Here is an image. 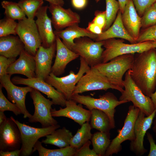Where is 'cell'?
I'll use <instances>...</instances> for the list:
<instances>
[{
  "label": "cell",
  "mask_w": 156,
  "mask_h": 156,
  "mask_svg": "<svg viewBox=\"0 0 156 156\" xmlns=\"http://www.w3.org/2000/svg\"><path fill=\"white\" fill-rule=\"evenodd\" d=\"M48 9L51 14L52 24L55 30H62L80 22L79 15L70 8L66 9L60 5L49 4Z\"/></svg>",
  "instance_id": "17"
},
{
  "label": "cell",
  "mask_w": 156,
  "mask_h": 156,
  "mask_svg": "<svg viewBox=\"0 0 156 156\" xmlns=\"http://www.w3.org/2000/svg\"><path fill=\"white\" fill-rule=\"evenodd\" d=\"M24 49V44L18 36L10 35L0 38V55L16 58Z\"/></svg>",
  "instance_id": "26"
},
{
  "label": "cell",
  "mask_w": 156,
  "mask_h": 156,
  "mask_svg": "<svg viewBox=\"0 0 156 156\" xmlns=\"http://www.w3.org/2000/svg\"><path fill=\"white\" fill-rule=\"evenodd\" d=\"M77 103L70 99L66 100V107H60L58 110L55 108L51 109L53 117H64L69 118L81 126L83 123L90 121L91 112L83 108L81 104L78 105Z\"/></svg>",
  "instance_id": "18"
},
{
  "label": "cell",
  "mask_w": 156,
  "mask_h": 156,
  "mask_svg": "<svg viewBox=\"0 0 156 156\" xmlns=\"http://www.w3.org/2000/svg\"><path fill=\"white\" fill-rule=\"evenodd\" d=\"M109 89L117 90L121 93L124 91L123 88L111 83L97 68L91 67L78 82L72 95L90 91L106 90Z\"/></svg>",
  "instance_id": "8"
},
{
  "label": "cell",
  "mask_w": 156,
  "mask_h": 156,
  "mask_svg": "<svg viewBox=\"0 0 156 156\" xmlns=\"http://www.w3.org/2000/svg\"><path fill=\"white\" fill-rule=\"evenodd\" d=\"M90 68L86 61L80 57V66L77 73L70 70L68 75L58 77L51 73L44 80L62 93L66 100H68L71 99L73 92L78 82Z\"/></svg>",
  "instance_id": "7"
},
{
  "label": "cell",
  "mask_w": 156,
  "mask_h": 156,
  "mask_svg": "<svg viewBox=\"0 0 156 156\" xmlns=\"http://www.w3.org/2000/svg\"><path fill=\"white\" fill-rule=\"evenodd\" d=\"M10 118L15 122L20 131L21 138V156H28L33 153V148L41 138L46 136L59 129L58 124L47 127L36 128L21 123L13 116Z\"/></svg>",
  "instance_id": "6"
},
{
  "label": "cell",
  "mask_w": 156,
  "mask_h": 156,
  "mask_svg": "<svg viewBox=\"0 0 156 156\" xmlns=\"http://www.w3.org/2000/svg\"><path fill=\"white\" fill-rule=\"evenodd\" d=\"M34 106L33 115L29 119L30 123L39 122L42 127H47L57 124V121L52 116L51 111L52 101L45 98L40 92L33 88L30 92Z\"/></svg>",
  "instance_id": "11"
},
{
  "label": "cell",
  "mask_w": 156,
  "mask_h": 156,
  "mask_svg": "<svg viewBox=\"0 0 156 156\" xmlns=\"http://www.w3.org/2000/svg\"><path fill=\"white\" fill-rule=\"evenodd\" d=\"M140 112L139 109L133 105L129 107L123 127L121 129L117 130L118 134L111 142L105 156H112L113 154H117L122 149V143L127 140L131 142L134 140V125Z\"/></svg>",
  "instance_id": "9"
},
{
  "label": "cell",
  "mask_w": 156,
  "mask_h": 156,
  "mask_svg": "<svg viewBox=\"0 0 156 156\" xmlns=\"http://www.w3.org/2000/svg\"><path fill=\"white\" fill-rule=\"evenodd\" d=\"M129 70L133 81L146 95L151 97L156 88V49L139 53Z\"/></svg>",
  "instance_id": "1"
},
{
  "label": "cell",
  "mask_w": 156,
  "mask_h": 156,
  "mask_svg": "<svg viewBox=\"0 0 156 156\" xmlns=\"http://www.w3.org/2000/svg\"><path fill=\"white\" fill-rule=\"evenodd\" d=\"M91 116L90 124L92 129L99 131L109 132L112 129L108 116L103 111L94 109L90 110Z\"/></svg>",
  "instance_id": "28"
},
{
  "label": "cell",
  "mask_w": 156,
  "mask_h": 156,
  "mask_svg": "<svg viewBox=\"0 0 156 156\" xmlns=\"http://www.w3.org/2000/svg\"><path fill=\"white\" fill-rule=\"evenodd\" d=\"M2 7L5 9V17L12 19L18 21L26 17L25 14L18 3L7 1L1 2Z\"/></svg>",
  "instance_id": "32"
},
{
  "label": "cell",
  "mask_w": 156,
  "mask_h": 156,
  "mask_svg": "<svg viewBox=\"0 0 156 156\" xmlns=\"http://www.w3.org/2000/svg\"><path fill=\"white\" fill-rule=\"evenodd\" d=\"M92 129L88 122L83 123L71 138L70 146L76 149L80 148L91 140L92 135L91 132Z\"/></svg>",
  "instance_id": "31"
},
{
  "label": "cell",
  "mask_w": 156,
  "mask_h": 156,
  "mask_svg": "<svg viewBox=\"0 0 156 156\" xmlns=\"http://www.w3.org/2000/svg\"><path fill=\"white\" fill-rule=\"evenodd\" d=\"M87 37L75 39L71 50L83 58L90 67L102 63L103 41H96Z\"/></svg>",
  "instance_id": "10"
},
{
  "label": "cell",
  "mask_w": 156,
  "mask_h": 156,
  "mask_svg": "<svg viewBox=\"0 0 156 156\" xmlns=\"http://www.w3.org/2000/svg\"><path fill=\"white\" fill-rule=\"evenodd\" d=\"M73 136L72 132L65 127L57 129L51 134L46 136L45 139L42 142L45 144H50L63 148L70 145V140Z\"/></svg>",
  "instance_id": "27"
},
{
  "label": "cell",
  "mask_w": 156,
  "mask_h": 156,
  "mask_svg": "<svg viewBox=\"0 0 156 156\" xmlns=\"http://www.w3.org/2000/svg\"><path fill=\"white\" fill-rule=\"evenodd\" d=\"M154 44L155 48H156V41L154 42Z\"/></svg>",
  "instance_id": "52"
},
{
  "label": "cell",
  "mask_w": 156,
  "mask_h": 156,
  "mask_svg": "<svg viewBox=\"0 0 156 156\" xmlns=\"http://www.w3.org/2000/svg\"><path fill=\"white\" fill-rule=\"evenodd\" d=\"M48 8L47 5L42 6L35 15L37 18L35 23L42 40V46L45 48L49 47L56 41L51 19L47 14Z\"/></svg>",
  "instance_id": "19"
},
{
  "label": "cell",
  "mask_w": 156,
  "mask_h": 156,
  "mask_svg": "<svg viewBox=\"0 0 156 156\" xmlns=\"http://www.w3.org/2000/svg\"><path fill=\"white\" fill-rule=\"evenodd\" d=\"M153 5L156 8V2L153 4Z\"/></svg>",
  "instance_id": "53"
},
{
  "label": "cell",
  "mask_w": 156,
  "mask_h": 156,
  "mask_svg": "<svg viewBox=\"0 0 156 156\" xmlns=\"http://www.w3.org/2000/svg\"><path fill=\"white\" fill-rule=\"evenodd\" d=\"M21 149L14 151H0V156H18L21 155Z\"/></svg>",
  "instance_id": "46"
},
{
  "label": "cell",
  "mask_w": 156,
  "mask_h": 156,
  "mask_svg": "<svg viewBox=\"0 0 156 156\" xmlns=\"http://www.w3.org/2000/svg\"><path fill=\"white\" fill-rule=\"evenodd\" d=\"M16 58H7L0 55V77L7 74V70L9 66L15 62Z\"/></svg>",
  "instance_id": "41"
},
{
  "label": "cell",
  "mask_w": 156,
  "mask_h": 156,
  "mask_svg": "<svg viewBox=\"0 0 156 156\" xmlns=\"http://www.w3.org/2000/svg\"><path fill=\"white\" fill-rule=\"evenodd\" d=\"M100 0H95L96 2L97 3L99 2Z\"/></svg>",
  "instance_id": "54"
},
{
  "label": "cell",
  "mask_w": 156,
  "mask_h": 156,
  "mask_svg": "<svg viewBox=\"0 0 156 156\" xmlns=\"http://www.w3.org/2000/svg\"><path fill=\"white\" fill-rule=\"evenodd\" d=\"M4 112L0 111V125L4 123L6 121L7 118Z\"/></svg>",
  "instance_id": "49"
},
{
  "label": "cell",
  "mask_w": 156,
  "mask_h": 156,
  "mask_svg": "<svg viewBox=\"0 0 156 156\" xmlns=\"http://www.w3.org/2000/svg\"><path fill=\"white\" fill-rule=\"evenodd\" d=\"M92 144L90 140L79 148L77 149L74 156H98L93 149L90 148Z\"/></svg>",
  "instance_id": "40"
},
{
  "label": "cell",
  "mask_w": 156,
  "mask_h": 156,
  "mask_svg": "<svg viewBox=\"0 0 156 156\" xmlns=\"http://www.w3.org/2000/svg\"><path fill=\"white\" fill-rule=\"evenodd\" d=\"M122 13L119 10L113 24L107 29L97 36L95 41H104L112 38H118L125 39L131 43H137L136 40L127 32L122 22Z\"/></svg>",
  "instance_id": "25"
},
{
  "label": "cell",
  "mask_w": 156,
  "mask_h": 156,
  "mask_svg": "<svg viewBox=\"0 0 156 156\" xmlns=\"http://www.w3.org/2000/svg\"><path fill=\"white\" fill-rule=\"evenodd\" d=\"M36 66L35 56L24 49L18 58L9 66L7 73L11 76L14 74H21L27 78H33L36 77Z\"/></svg>",
  "instance_id": "21"
},
{
  "label": "cell",
  "mask_w": 156,
  "mask_h": 156,
  "mask_svg": "<svg viewBox=\"0 0 156 156\" xmlns=\"http://www.w3.org/2000/svg\"><path fill=\"white\" fill-rule=\"evenodd\" d=\"M54 32L55 36L62 39L63 43L70 50L75 39L87 37L95 41L98 36L90 32L86 28L79 27L78 24L71 26L64 29L55 30Z\"/></svg>",
  "instance_id": "24"
},
{
  "label": "cell",
  "mask_w": 156,
  "mask_h": 156,
  "mask_svg": "<svg viewBox=\"0 0 156 156\" xmlns=\"http://www.w3.org/2000/svg\"><path fill=\"white\" fill-rule=\"evenodd\" d=\"M109 132L99 131L92 134L91 139L92 149L98 156H104L110 142Z\"/></svg>",
  "instance_id": "29"
},
{
  "label": "cell",
  "mask_w": 156,
  "mask_h": 156,
  "mask_svg": "<svg viewBox=\"0 0 156 156\" xmlns=\"http://www.w3.org/2000/svg\"><path fill=\"white\" fill-rule=\"evenodd\" d=\"M16 32L24 44L25 50L35 56L42 41L34 19L25 17L18 21Z\"/></svg>",
  "instance_id": "12"
},
{
  "label": "cell",
  "mask_w": 156,
  "mask_h": 156,
  "mask_svg": "<svg viewBox=\"0 0 156 156\" xmlns=\"http://www.w3.org/2000/svg\"><path fill=\"white\" fill-rule=\"evenodd\" d=\"M56 42V54L51 73L58 76L64 73L67 65L69 62L77 59L79 56L67 47L57 36Z\"/></svg>",
  "instance_id": "22"
},
{
  "label": "cell",
  "mask_w": 156,
  "mask_h": 156,
  "mask_svg": "<svg viewBox=\"0 0 156 156\" xmlns=\"http://www.w3.org/2000/svg\"><path fill=\"white\" fill-rule=\"evenodd\" d=\"M156 115V108L151 115L146 117L140 111L136 119L134 127L135 139L131 142L129 149L137 156L142 155L147 151L144 146V138L147 131L151 128Z\"/></svg>",
  "instance_id": "13"
},
{
  "label": "cell",
  "mask_w": 156,
  "mask_h": 156,
  "mask_svg": "<svg viewBox=\"0 0 156 156\" xmlns=\"http://www.w3.org/2000/svg\"><path fill=\"white\" fill-rule=\"evenodd\" d=\"M121 18L127 32L136 41L140 32L141 18L137 12L133 0H127Z\"/></svg>",
  "instance_id": "23"
},
{
  "label": "cell",
  "mask_w": 156,
  "mask_h": 156,
  "mask_svg": "<svg viewBox=\"0 0 156 156\" xmlns=\"http://www.w3.org/2000/svg\"><path fill=\"white\" fill-rule=\"evenodd\" d=\"M87 29L90 32L98 35L101 34L103 32V29L92 21L89 22Z\"/></svg>",
  "instance_id": "44"
},
{
  "label": "cell",
  "mask_w": 156,
  "mask_h": 156,
  "mask_svg": "<svg viewBox=\"0 0 156 156\" xmlns=\"http://www.w3.org/2000/svg\"><path fill=\"white\" fill-rule=\"evenodd\" d=\"M125 89L119 100L131 101L146 116L151 115L155 109L151 97L145 95L131 79L129 70L125 73L123 80Z\"/></svg>",
  "instance_id": "5"
},
{
  "label": "cell",
  "mask_w": 156,
  "mask_h": 156,
  "mask_svg": "<svg viewBox=\"0 0 156 156\" xmlns=\"http://www.w3.org/2000/svg\"><path fill=\"white\" fill-rule=\"evenodd\" d=\"M141 28L145 29L156 24V8L153 4L141 17Z\"/></svg>",
  "instance_id": "36"
},
{
  "label": "cell",
  "mask_w": 156,
  "mask_h": 156,
  "mask_svg": "<svg viewBox=\"0 0 156 156\" xmlns=\"http://www.w3.org/2000/svg\"><path fill=\"white\" fill-rule=\"evenodd\" d=\"M155 133V136H156V133Z\"/></svg>",
  "instance_id": "55"
},
{
  "label": "cell",
  "mask_w": 156,
  "mask_h": 156,
  "mask_svg": "<svg viewBox=\"0 0 156 156\" xmlns=\"http://www.w3.org/2000/svg\"><path fill=\"white\" fill-rule=\"evenodd\" d=\"M138 15L142 17L146 10L156 2V0H133Z\"/></svg>",
  "instance_id": "39"
},
{
  "label": "cell",
  "mask_w": 156,
  "mask_h": 156,
  "mask_svg": "<svg viewBox=\"0 0 156 156\" xmlns=\"http://www.w3.org/2000/svg\"><path fill=\"white\" fill-rule=\"evenodd\" d=\"M147 41H156V24L142 30L136 42L140 43Z\"/></svg>",
  "instance_id": "38"
},
{
  "label": "cell",
  "mask_w": 156,
  "mask_h": 156,
  "mask_svg": "<svg viewBox=\"0 0 156 156\" xmlns=\"http://www.w3.org/2000/svg\"><path fill=\"white\" fill-rule=\"evenodd\" d=\"M134 59V54H124L93 67L99 70L112 84L123 88V76L131 68Z\"/></svg>",
  "instance_id": "3"
},
{
  "label": "cell",
  "mask_w": 156,
  "mask_h": 156,
  "mask_svg": "<svg viewBox=\"0 0 156 156\" xmlns=\"http://www.w3.org/2000/svg\"><path fill=\"white\" fill-rule=\"evenodd\" d=\"M11 80L15 85H25L44 94L51 99L54 105L65 106L66 99L64 95L44 80L36 77L25 78L19 76H14Z\"/></svg>",
  "instance_id": "14"
},
{
  "label": "cell",
  "mask_w": 156,
  "mask_h": 156,
  "mask_svg": "<svg viewBox=\"0 0 156 156\" xmlns=\"http://www.w3.org/2000/svg\"><path fill=\"white\" fill-rule=\"evenodd\" d=\"M153 126L152 128V130L153 131L156 133V117L153 121Z\"/></svg>",
  "instance_id": "51"
},
{
  "label": "cell",
  "mask_w": 156,
  "mask_h": 156,
  "mask_svg": "<svg viewBox=\"0 0 156 156\" xmlns=\"http://www.w3.org/2000/svg\"><path fill=\"white\" fill-rule=\"evenodd\" d=\"M123 40L116 38L103 41L105 49L102 55V63L107 62L119 55L127 54L141 53L155 48L154 41H147L140 43L128 44Z\"/></svg>",
  "instance_id": "4"
},
{
  "label": "cell",
  "mask_w": 156,
  "mask_h": 156,
  "mask_svg": "<svg viewBox=\"0 0 156 156\" xmlns=\"http://www.w3.org/2000/svg\"><path fill=\"white\" fill-rule=\"evenodd\" d=\"M17 23L15 20L5 17L0 20V37L17 34Z\"/></svg>",
  "instance_id": "35"
},
{
  "label": "cell",
  "mask_w": 156,
  "mask_h": 156,
  "mask_svg": "<svg viewBox=\"0 0 156 156\" xmlns=\"http://www.w3.org/2000/svg\"><path fill=\"white\" fill-rule=\"evenodd\" d=\"M73 6L76 9L81 10L86 5L87 0H71Z\"/></svg>",
  "instance_id": "45"
},
{
  "label": "cell",
  "mask_w": 156,
  "mask_h": 156,
  "mask_svg": "<svg viewBox=\"0 0 156 156\" xmlns=\"http://www.w3.org/2000/svg\"><path fill=\"white\" fill-rule=\"evenodd\" d=\"M71 99L77 103L85 105L90 110L95 109L105 112L109 118L112 129L115 127L114 114L116 108L120 105L128 102L120 101L113 93L109 92L100 95L98 98L89 95L75 94L72 95Z\"/></svg>",
  "instance_id": "2"
},
{
  "label": "cell",
  "mask_w": 156,
  "mask_h": 156,
  "mask_svg": "<svg viewBox=\"0 0 156 156\" xmlns=\"http://www.w3.org/2000/svg\"><path fill=\"white\" fill-rule=\"evenodd\" d=\"M3 86L0 85V111L12 112L16 116L21 114V112L17 105L12 103L7 99L2 91Z\"/></svg>",
  "instance_id": "37"
},
{
  "label": "cell",
  "mask_w": 156,
  "mask_h": 156,
  "mask_svg": "<svg viewBox=\"0 0 156 156\" xmlns=\"http://www.w3.org/2000/svg\"><path fill=\"white\" fill-rule=\"evenodd\" d=\"M11 75L8 74L0 77L1 84L5 89L8 99L13 103L16 104L20 110L23 117L30 118L32 116L27 110L25 104V99L27 94L33 89L27 86L20 87L14 84L10 79Z\"/></svg>",
  "instance_id": "15"
},
{
  "label": "cell",
  "mask_w": 156,
  "mask_h": 156,
  "mask_svg": "<svg viewBox=\"0 0 156 156\" xmlns=\"http://www.w3.org/2000/svg\"><path fill=\"white\" fill-rule=\"evenodd\" d=\"M151 98L155 108H156V88L155 92L152 94Z\"/></svg>",
  "instance_id": "50"
},
{
  "label": "cell",
  "mask_w": 156,
  "mask_h": 156,
  "mask_svg": "<svg viewBox=\"0 0 156 156\" xmlns=\"http://www.w3.org/2000/svg\"><path fill=\"white\" fill-rule=\"evenodd\" d=\"M21 138L16 124L10 118L0 125V151H14L21 148Z\"/></svg>",
  "instance_id": "16"
},
{
  "label": "cell",
  "mask_w": 156,
  "mask_h": 156,
  "mask_svg": "<svg viewBox=\"0 0 156 156\" xmlns=\"http://www.w3.org/2000/svg\"><path fill=\"white\" fill-rule=\"evenodd\" d=\"M56 50V41L49 47L41 45L38 49L35 56L36 77L45 80L51 73L52 60Z\"/></svg>",
  "instance_id": "20"
},
{
  "label": "cell",
  "mask_w": 156,
  "mask_h": 156,
  "mask_svg": "<svg viewBox=\"0 0 156 156\" xmlns=\"http://www.w3.org/2000/svg\"><path fill=\"white\" fill-rule=\"evenodd\" d=\"M106 23L103 31L108 29L114 21L120 10V6L116 0H105Z\"/></svg>",
  "instance_id": "34"
},
{
  "label": "cell",
  "mask_w": 156,
  "mask_h": 156,
  "mask_svg": "<svg viewBox=\"0 0 156 156\" xmlns=\"http://www.w3.org/2000/svg\"><path fill=\"white\" fill-rule=\"evenodd\" d=\"M94 15V17L92 21L101 27L103 31L106 23L105 11L97 10L95 12Z\"/></svg>",
  "instance_id": "42"
},
{
  "label": "cell",
  "mask_w": 156,
  "mask_h": 156,
  "mask_svg": "<svg viewBox=\"0 0 156 156\" xmlns=\"http://www.w3.org/2000/svg\"><path fill=\"white\" fill-rule=\"evenodd\" d=\"M28 18L34 19L38 10L44 3L43 0H20L18 3Z\"/></svg>",
  "instance_id": "33"
},
{
  "label": "cell",
  "mask_w": 156,
  "mask_h": 156,
  "mask_svg": "<svg viewBox=\"0 0 156 156\" xmlns=\"http://www.w3.org/2000/svg\"><path fill=\"white\" fill-rule=\"evenodd\" d=\"M42 143L39 140L37 141L33 153L37 151L39 156H74L77 150L70 146L57 149H49L43 146Z\"/></svg>",
  "instance_id": "30"
},
{
  "label": "cell",
  "mask_w": 156,
  "mask_h": 156,
  "mask_svg": "<svg viewBox=\"0 0 156 156\" xmlns=\"http://www.w3.org/2000/svg\"><path fill=\"white\" fill-rule=\"evenodd\" d=\"M48 2L49 4H55L63 6L64 2L63 0H44Z\"/></svg>",
  "instance_id": "47"
},
{
  "label": "cell",
  "mask_w": 156,
  "mask_h": 156,
  "mask_svg": "<svg viewBox=\"0 0 156 156\" xmlns=\"http://www.w3.org/2000/svg\"><path fill=\"white\" fill-rule=\"evenodd\" d=\"M127 0H118L120 6V10L121 13H123Z\"/></svg>",
  "instance_id": "48"
},
{
  "label": "cell",
  "mask_w": 156,
  "mask_h": 156,
  "mask_svg": "<svg viewBox=\"0 0 156 156\" xmlns=\"http://www.w3.org/2000/svg\"><path fill=\"white\" fill-rule=\"evenodd\" d=\"M147 138L150 144V150L148 156H156V144L152 135L146 133Z\"/></svg>",
  "instance_id": "43"
}]
</instances>
